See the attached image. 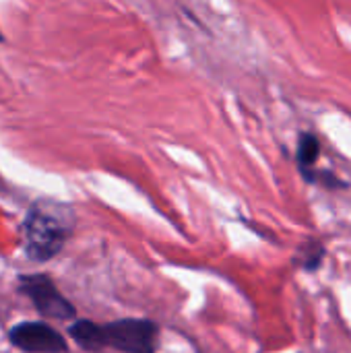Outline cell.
<instances>
[{"label":"cell","instance_id":"8992f818","mask_svg":"<svg viewBox=\"0 0 351 353\" xmlns=\"http://www.w3.org/2000/svg\"><path fill=\"white\" fill-rule=\"evenodd\" d=\"M321 155V141L312 132H302L298 139V168L306 182H310L314 174V165Z\"/></svg>","mask_w":351,"mask_h":353},{"label":"cell","instance_id":"277c9868","mask_svg":"<svg viewBox=\"0 0 351 353\" xmlns=\"http://www.w3.org/2000/svg\"><path fill=\"white\" fill-rule=\"evenodd\" d=\"M6 339L23 353H68L66 337L46 321H21L8 329Z\"/></svg>","mask_w":351,"mask_h":353},{"label":"cell","instance_id":"6da1fadb","mask_svg":"<svg viewBox=\"0 0 351 353\" xmlns=\"http://www.w3.org/2000/svg\"><path fill=\"white\" fill-rule=\"evenodd\" d=\"M72 230L74 215L70 207L46 199L33 201L23 221L25 256L35 265L54 261L64 250Z\"/></svg>","mask_w":351,"mask_h":353},{"label":"cell","instance_id":"9c48e42d","mask_svg":"<svg viewBox=\"0 0 351 353\" xmlns=\"http://www.w3.org/2000/svg\"><path fill=\"white\" fill-rule=\"evenodd\" d=\"M4 41V35H2V31H0V43Z\"/></svg>","mask_w":351,"mask_h":353},{"label":"cell","instance_id":"5b68a950","mask_svg":"<svg viewBox=\"0 0 351 353\" xmlns=\"http://www.w3.org/2000/svg\"><path fill=\"white\" fill-rule=\"evenodd\" d=\"M68 337L83 350L89 353H99L106 347L103 325H97L89 319H77L68 325Z\"/></svg>","mask_w":351,"mask_h":353},{"label":"cell","instance_id":"3957f363","mask_svg":"<svg viewBox=\"0 0 351 353\" xmlns=\"http://www.w3.org/2000/svg\"><path fill=\"white\" fill-rule=\"evenodd\" d=\"M106 347L122 353H155L159 329L147 319H120L103 325Z\"/></svg>","mask_w":351,"mask_h":353},{"label":"cell","instance_id":"52a82bcc","mask_svg":"<svg viewBox=\"0 0 351 353\" xmlns=\"http://www.w3.org/2000/svg\"><path fill=\"white\" fill-rule=\"evenodd\" d=\"M298 261L304 271H319L325 261V246L321 240L310 238L298 250Z\"/></svg>","mask_w":351,"mask_h":353},{"label":"cell","instance_id":"ba28073f","mask_svg":"<svg viewBox=\"0 0 351 353\" xmlns=\"http://www.w3.org/2000/svg\"><path fill=\"white\" fill-rule=\"evenodd\" d=\"M310 184H321L329 190H341V188H348V184L343 180H339L333 172H319L314 170V176L310 180Z\"/></svg>","mask_w":351,"mask_h":353},{"label":"cell","instance_id":"7a4b0ae2","mask_svg":"<svg viewBox=\"0 0 351 353\" xmlns=\"http://www.w3.org/2000/svg\"><path fill=\"white\" fill-rule=\"evenodd\" d=\"M17 292L27 298L43 321H77V308L56 288L48 273H25L17 277Z\"/></svg>","mask_w":351,"mask_h":353}]
</instances>
